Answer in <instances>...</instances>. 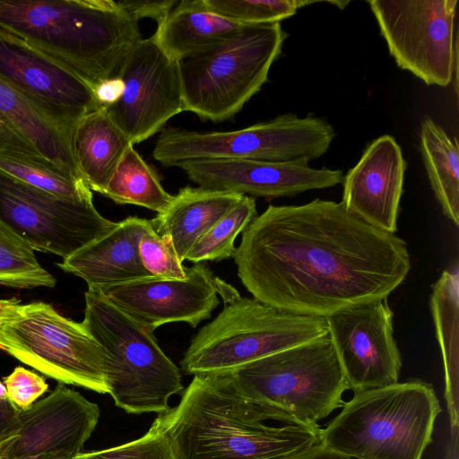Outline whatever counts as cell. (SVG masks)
Wrapping results in <instances>:
<instances>
[{
    "instance_id": "cell-30",
    "label": "cell",
    "mask_w": 459,
    "mask_h": 459,
    "mask_svg": "<svg viewBox=\"0 0 459 459\" xmlns=\"http://www.w3.org/2000/svg\"><path fill=\"white\" fill-rule=\"evenodd\" d=\"M257 216L254 197L244 195L242 199L195 244L186 260L194 263L221 261L233 256L238 235Z\"/></svg>"
},
{
    "instance_id": "cell-41",
    "label": "cell",
    "mask_w": 459,
    "mask_h": 459,
    "mask_svg": "<svg viewBox=\"0 0 459 459\" xmlns=\"http://www.w3.org/2000/svg\"><path fill=\"white\" fill-rule=\"evenodd\" d=\"M56 459H74V458H56Z\"/></svg>"
},
{
    "instance_id": "cell-10",
    "label": "cell",
    "mask_w": 459,
    "mask_h": 459,
    "mask_svg": "<svg viewBox=\"0 0 459 459\" xmlns=\"http://www.w3.org/2000/svg\"><path fill=\"white\" fill-rule=\"evenodd\" d=\"M336 134L326 120L308 115L282 114L227 132L163 128L152 157L165 167L187 160H255L308 164L324 155Z\"/></svg>"
},
{
    "instance_id": "cell-8",
    "label": "cell",
    "mask_w": 459,
    "mask_h": 459,
    "mask_svg": "<svg viewBox=\"0 0 459 459\" xmlns=\"http://www.w3.org/2000/svg\"><path fill=\"white\" fill-rule=\"evenodd\" d=\"M286 38L281 23L246 25L179 61L183 111L212 122L233 117L266 82Z\"/></svg>"
},
{
    "instance_id": "cell-23",
    "label": "cell",
    "mask_w": 459,
    "mask_h": 459,
    "mask_svg": "<svg viewBox=\"0 0 459 459\" xmlns=\"http://www.w3.org/2000/svg\"><path fill=\"white\" fill-rule=\"evenodd\" d=\"M244 26L202 9L195 0H182L158 23L152 38L179 62L234 36Z\"/></svg>"
},
{
    "instance_id": "cell-14",
    "label": "cell",
    "mask_w": 459,
    "mask_h": 459,
    "mask_svg": "<svg viewBox=\"0 0 459 459\" xmlns=\"http://www.w3.org/2000/svg\"><path fill=\"white\" fill-rule=\"evenodd\" d=\"M100 411L79 392L58 383L45 398L18 410L0 439V459L74 458L82 452Z\"/></svg>"
},
{
    "instance_id": "cell-39",
    "label": "cell",
    "mask_w": 459,
    "mask_h": 459,
    "mask_svg": "<svg viewBox=\"0 0 459 459\" xmlns=\"http://www.w3.org/2000/svg\"><path fill=\"white\" fill-rule=\"evenodd\" d=\"M17 411L11 403L0 405V439L9 433Z\"/></svg>"
},
{
    "instance_id": "cell-27",
    "label": "cell",
    "mask_w": 459,
    "mask_h": 459,
    "mask_svg": "<svg viewBox=\"0 0 459 459\" xmlns=\"http://www.w3.org/2000/svg\"><path fill=\"white\" fill-rule=\"evenodd\" d=\"M458 270L444 271L432 285L430 308L443 356L447 386L456 385L458 370Z\"/></svg>"
},
{
    "instance_id": "cell-40",
    "label": "cell",
    "mask_w": 459,
    "mask_h": 459,
    "mask_svg": "<svg viewBox=\"0 0 459 459\" xmlns=\"http://www.w3.org/2000/svg\"><path fill=\"white\" fill-rule=\"evenodd\" d=\"M10 403L7 399L4 385L0 381V405Z\"/></svg>"
},
{
    "instance_id": "cell-38",
    "label": "cell",
    "mask_w": 459,
    "mask_h": 459,
    "mask_svg": "<svg viewBox=\"0 0 459 459\" xmlns=\"http://www.w3.org/2000/svg\"><path fill=\"white\" fill-rule=\"evenodd\" d=\"M266 459H352L339 453H335L323 446L321 444L292 452L290 454L270 457Z\"/></svg>"
},
{
    "instance_id": "cell-1",
    "label": "cell",
    "mask_w": 459,
    "mask_h": 459,
    "mask_svg": "<svg viewBox=\"0 0 459 459\" xmlns=\"http://www.w3.org/2000/svg\"><path fill=\"white\" fill-rule=\"evenodd\" d=\"M233 257L253 298L323 317L387 299L411 269L403 239L319 198L269 205L243 230Z\"/></svg>"
},
{
    "instance_id": "cell-16",
    "label": "cell",
    "mask_w": 459,
    "mask_h": 459,
    "mask_svg": "<svg viewBox=\"0 0 459 459\" xmlns=\"http://www.w3.org/2000/svg\"><path fill=\"white\" fill-rule=\"evenodd\" d=\"M387 299L325 316L328 335L354 394L398 382L402 355Z\"/></svg>"
},
{
    "instance_id": "cell-29",
    "label": "cell",
    "mask_w": 459,
    "mask_h": 459,
    "mask_svg": "<svg viewBox=\"0 0 459 459\" xmlns=\"http://www.w3.org/2000/svg\"><path fill=\"white\" fill-rule=\"evenodd\" d=\"M0 171L61 198L93 202L92 192L83 180L48 163L0 152Z\"/></svg>"
},
{
    "instance_id": "cell-26",
    "label": "cell",
    "mask_w": 459,
    "mask_h": 459,
    "mask_svg": "<svg viewBox=\"0 0 459 459\" xmlns=\"http://www.w3.org/2000/svg\"><path fill=\"white\" fill-rule=\"evenodd\" d=\"M102 195L117 204L142 206L157 213L164 211L173 197L134 145L121 160Z\"/></svg>"
},
{
    "instance_id": "cell-13",
    "label": "cell",
    "mask_w": 459,
    "mask_h": 459,
    "mask_svg": "<svg viewBox=\"0 0 459 459\" xmlns=\"http://www.w3.org/2000/svg\"><path fill=\"white\" fill-rule=\"evenodd\" d=\"M117 76L124 82L123 94L106 108L133 145L160 132L183 111L178 62L169 58L152 37L134 47Z\"/></svg>"
},
{
    "instance_id": "cell-17",
    "label": "cell",
    "mask_w": 459,
    "mask_h": 459,
    "mask_svg": "<svg viewBox=\"0 0 459 459\" xmlns=\"http://www.w3.org/2000/svg\"><path fill=\"white\" fill-rule=\"evenodd\" d=\"M213 273L204 263L186 267L182 280L148 276L127 282L91 288L146 329L173 322L196 327L218 307Z\"/></svg>"
},
{
    "instance_id": "cell-7",
    "label": "cell",
    "mask_w": 459,
    "mask_h": 459,
    "mask_svg": "<svg viewBox=\"0 0 459 459\" xmlns=\"http://www.w3.org/2000/svg\"><path fill=\"white\" fill-rule=\"evenodd\" d=\"M84 297L82 324L108 357V394L115 405L134 414L168 411L170 397L184 390L182 374L153 332L97 290L88 289Z\"/></svg>"
},
{
    "instance_id": "cell-18",
    "label": "cell",
    "mask_w": 459,
    "mask_h": 459,
    "mask_svg": "<svg viewBox=\"0 0 459 459\" xmlns=\"http://www.w3.org/2000/svg\"><path fill=\"white\" fill-rule=\"evenodd\" d=\"M173 167L181 169L201 187L266 199L332 187L342 184L344 178L341 169L255 160H187Z\"/></svg>"
},
{
    "instance_id": "cell-24",
    "label": "cell",
    "mask_w": 459,
    "mask_h": 459,
    "mask_svg": "<svg viewBox=\"0 0 459 459\" xmlns=\"http://www.w3.org/2000/svg\"><path fill=\"white\" fill-rule=\"evenodd\" d=\"M0 116L49 163L83 180L75 160L73 137L1 78Z\"/></svg>"
},
{
    "instance_id": "cell-28",
    "label": "cell",
    "mask_w": 459,
    "mask_h": 459,
    "mask_svg": "<svg viewBox=\"0 0 459 459\" xmlns=\"http://www.w3.org/2000/svg\"><path fill=\"white\" fill-rule=\"evenodd\" d=\"M56 278L39 263L33 248L0 220V285L52 288Z\"/></svg>"
},
{
    "instance_id": "cell-19",
    "label": "cell",
    "mask_w": 459,
    "mask_h": 459,
    "mask_svg": "<svg viewBox=\"0 0 459 459\" xmlns=\"http://www.w3.org/2000/svg\"><path fill=\"white\" fill-rule=\"evenodd\" d=\"M405 169L394 138L385 134L375 139L344 176L341 203L366 223L395 234Z\"/></svg>"
},
{
    "instance_id": "cell-20",
    "label": "cell",
    "mask_w": 459,
    "mask_h": 459,
    "mask_svg": "<svg viewBox=\"0 0 459 459\" xmlns=\"http://www.w3.org/2000/svg\"><path fill=\"white\" fill-rule=\"evenodd\" d=\"M151 220L128 216L107 234L83 247L57 265L82 278L91 288H101L152 276L139 255L140 239Z\"/></svg>"
},
{
    "instance_id": "cell-15",
    "label": "cell",
    "mask_w": 459,
    "mask_h": 459,
    "mask_svg": "<svg viewBox=\"0 0 459 459\" xmlns=\"http://www.w3.org/2000/svg\"><path fill=\"white\" fill-rule=\"evenodd\" d=\"M0 78L72 137L83 116L102 108L79 76L2 28Z\"/></svg>"
},
{
    "instance_id": "cell-11",
    "label": "cell",
    "mask_w": 459,
    "mask_h": 459,
    "mask_svg": "<svg viewBox=\"0 0 459 459\" xmlns=\"http://www.w3.org/2000/svg\"><path fill=\"white\" fill-rule=\"evenodd\" d=\"M390 55L427 85L447 86L457 69V0H370Z\"/></svg>"
},
{
    "instance_id": "cell-6",
    "label": "cell",
    "mask_w": 459,
    "mask_h": 459,
    "mask_svg": "<svg viewBox=\"0 0 459 459\" xmlns=\"http://www.w3.org/2000/svg\"><path fill=\"white\" fill-rule=\"evenodd\" d=\"M222 310L192 339L180 366L187 375L231 371L277 351L328 334L323 316L294 314L241 297L215 278Z\"/></svg>"
},
{
    "instance_id": "cell-2",
    "label": "cell",
    "mask_w": 459,
    "mask_h": 459,
    "mask_svg": "<svg viewBox=\"0 0 459 459\" xmlns=\"http://www.w3.org/2000/svg\"><path fill=\"white\" fill-rule=\"evenodd\" d=\"M236 388L229 372L195 375L179 403L152 426L178 459H266L320 444L321 428L272 426Z\"/></svg>"
},
{
    "instance_id": "cell-36",
    "label": "cell",
    "mask_w": 459,
    "mask_h": 459,
    "mask_svg": "<svg viewBox=\"0 0 459 459\" xmlns=\"http://www.w3.org/2000/svg\"><path fill=\"white\" fill-rule=\"evenodd\" d=\"M120 4L137 21L143 18L154 20L160 23L175 7L177 0H124Z\"/></svg>"
},
{
    "instance_id": "cell-25",
    "label": "cell",
    "mask_w": 459,
    "mask_h": 459,
    "mask_svg": "<svg viewBox=\"0 0 459 459\" xmlns=\"http://www.w3.org/2000/svg\"><path fill=\"white\" fill-rule=\"evenodd\" d=\"M420 147L427 174L442 212L459 225V150L444 129L432 119L423 121Z\"/></svg>"
},
{
    "instance_id": "cell-31",
    "label": "cell",
    "mask_w": 459,
    "mask_h": 459,
    "mask_svg": "<svg viewBox=\"0 0 459 459\" xmlns=\"http://www.w3.org/2000/svg\"><path fill=\"white\" fill-rule=\"evenodd\" d=\"M202 9L241 25L280 23L317 1L304 0H195Z\"/></svg>"
},
{
    "instance_id": "cell-5",
    "label": "cell",
    "mask_w": 459,
    "mask_h": 459,
    "mask_svg": "<svg viewBox=\"0 0 459 459\" xmlns=\"http://www.w3.org/2000/svg\"><path fill=\"white\" fill-rule=\"evenodd\" d=\"M227 372L247 401L283 424L320 428L349 390L328 334Z\"/></svg>"
},
{
    "instance_id": "cell-9",
    "label": "cell",
    "mask_w": 459,
    "mask_h": 459,
    "mask_svg": "<svg viewBox=\"0 0 459 459\" xmlns=\"http://www.w3.org/2000/svg\"><path fill=\"white\" fill-rule=\"evenodd\" d=\"M0 350L58 383L108 394L106 351L49 303L0 299Z\"/></svg>"
},
{
    "instance_id": "cell-37",
    "label": "cell",
    "mask_w": 459,
    "mask_h": 459,
    "mask_svg": "<svg viewBox=\"0 0 459 459\" xmlns=\"http://www.w3.org/2000/svg\"><path fill=\"white\" fill-rule=\"evenodd\" d=\"M97 102L103 108L114 105L122 96L124 82L119 76L102 81L93 88Z\"/></svg>"
},
{
    "instance_id": "cell-21",
    "label": "cell",
    "mask_w": 459,
    "mask_h": 459,
    "mask_svg": "<svg viewBox=\"0 0 459 459\" xmlns=\"http://www.w3.org/2000/svg\"><path fill=\"white\" fill-rule=\"evenodd\" d=\"M243 196L235 192L185 186L152 222L157 233L170 238L184 262L197 240Z\"/></svg>"
},
{
    "instance_id": "cell-3",
    "label": "cell",
    "mask_w": 459,
    "mask_h": 459,
    "mask_svg": "<svg viewBox=\"0 0 459 459\" xmlns=\"http://www.w3.org/2000/svg\"><path fill=\"white\" fill-rule=\"evenodd\" d=\"M0 28L66 67L92 90L117 76L143 39L138 21L112 0H0Z\"/></svg>"
},
{
    "instance_id": "cell-35",
    "label": "cell",
    "mask_w": 459,
    "mask_h": 459,
    "mask_svg": "<svg viewBox=\"0 0 459 459\" xmlns=\"http://www.w3.org/2000/svg\"><path fill=\"white\" fill-rule=\"evenodd\" d=\"M0 152L51 164L45 160L39 152L1 116Z\"/></svg>"
},
{
    "instance_id": "cell-12",
    "label": "cell",
    "mask_w": 459,
    "mask_h": 459,
    "mask_svg": "<svg viewBox=\"0 0 459 459\" xmlns=\"http://www.w3.org/2000/svg\"><path fill=\"white\" fill-rule=\"evenodd\" d=\"M0 220L33 250L69 257L111 230L93 202L65 199L0 171Z\"/></svg>"
},
{
    "instance_id": "cell-33",
    "label": "cell",
    "mask_w": 459,
    "mask_h": 459,
    "mask_svg": "<svg viewBox=\"0 0 459 459\" xmlns=\"http://www.w3.org/2000/svg\"><path fill=\"white\" fill-rule=\"evenodd\" d=\"M74 459H178L169 439L151 426L141 437L114 447L82 452Z\"/></svg>"
},
{
    "instance_id": "cell-22",
    "label": "cell",
    "mask_w": 459,
    "mask_h": 459,
    "mask_svg": "<svg viewBox=\"0 0 459 459\" xmlns=\"http://www.w3.org/2000/svg\"><path fill=\"white\" fill-rule=\"evenodd\" d=\"M133 144L106 108L83 116L75 126L73 147L79 171L91 191L103 194Z\"/></svg>"
},
{
    "instance_id": "cell-32",
    "label": "cell",
    "mask_w": 459,
    "mask_h": 459,
    "mask_svg": "<svg viewBox=\"0 0 459 459\" xmlns=\"http://www.w3.org/2000/svg\"><path fill=\"white\" fill-rule=\"evenodd\" d=\"M139 255L144 269L152 276L173 280L186 277V267L179 259L170 238L157 233L152 222L140 239Z\"/></svg>"
},
{
    "instance_id": "cell-4",
    "label": "cell",
    "mask_w": 459,
    "mask_h": 459,
    "mask_svg": "<svg viewBox=\"0 0 459 459\" xmlns=\"http://www.w3.org/2000/svg\"><path fill=\"white\" fill-rule=\"evenodd\" d=\"M440 412L432 385L419 378L364 390L321 429L320 444L352 459H421Z\"/></svg>"
},
{
    "instance_id": "cell-34",
    "label": "cell",
    "mask_w": 459,
    "mask_h": 459,
    "mask_svg": "<svg viewBox=\"0 0 459 459\" xmlns=\"http://www.w3.org/2000/svg\"><path fill=\"white\" fill-rule=\"evenodd\" d=\"M3 380L8 401L20 411L30 407L39 397L48 391V385L44 377L22 366L16 367Z\"/></svg>"
}]
</instances>
